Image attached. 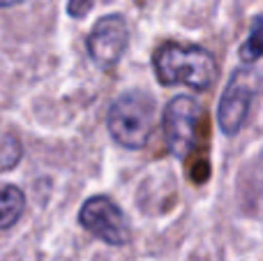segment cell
Here are the masks:
<instances>
[{"instance_id":"6da1fadb","label":"cell","mask_w":263,"mask_h":261,"mask_svg":"<svg viewBox=\"0 0 263 261\" xmlns=\"http://www.w3.org/2000/svg\"><path fill=\"white\" fill-rule=\"evenodd\" d=\"M153 67L162 86H187L208 90L217 79V63L203 46L166 42L153 55Z\"/></svg>"},{"instance_id":"7a4b0ae2","label":"cell","mask_w":263,"mask_h":261,"mask_svg":"<svg viewBox=\"0 0 263 261\" xmlns=\"http://www.w3.org/2000/svg\"><path fill=\"white\" fill-rule=\"evenodd\" d=\"M157 109L150 95L141 90L123 92L118 100L111 104L106 114V125L109 132L123 148L129 151H141L148 146L155 129V118Z\"/></svg>"},{"instance_id":"3957f363","label":"cell","mask_w":263,"mask_h":261,"mask_svg":"<svg viewBox=\"0 0 263 261\" xmlns=\"http://www.w3.org/2000/svg\"><path fill=\"white\" fill-rule=\"evenodd\" d=\"M201 120V104L194 97L178 95L164 109V139L173 157L182 160L196 146V129Z\"/></svg>"},{"instance_id":"277c9868","label":"cell","mask_w":263,"mask_h":261,"mask_svg":"<svg viewBox=\"0 0 263 261\" xmlns=\"http://www.w3.org/2000/svg\"><path fill=\"white\" fill-rule=\"evenodd\" d=\"M79 222L86 231H90L95 238L104 240L106 245H120L129 243V225L127 217L123 215L118 206L109 197H92L81 206Z\"/></svg>"},{"instance_id":"5b68a950","label":"cell","mask_w":263,"mask_h":261,"mask_svg":"<svg viewBox=\"0 0 263 261\" xmlns=\"http://www.w3.org/2000/svg\"><path fill=\"white\" fill-rule=\"evenodd\" d=\"M256 83H259V79H256L254 69H238V72H233L231 81L227 83V88L222 92L219 111H217L219 127H222L224 134L233 137L245 125L252 100H254V92H256Z\"/></svg>"},{"instance_id":"8992f818","label":"cell","mask_w":263,"mask_h":261,"mask_svg":"<svg viewBox=\"0 0 263 261\" xmlns=\"http://www.w3.org/2000/svg\"><path fill=\"white\" fill-rule=\"evenodd\" d=\"M127 40V21L120 14H109V16H102L88 35V53L95 60L97 67L111 69L123 58Z\"/></svg>"},{"instance_id":"52a82bcc","label":"cell","mask_w":263,"mask_h":261,"mask_svg":"<svg viewBox=\"0 0 263 261\" xmlns=\"http://www.w3.org/2000/svg\"><path fill=\"white\" fill-rule=\"evenodd\" d=\"M26 208V197L16 185H5L0 188V229H9L16 225L18 217Z\"/></svg>"},{"instance_id":"ba28073f","label":"cell","mask_w":263,"mask_h":261,"mask_svg":"<svg viewBox=\"0 0 263 261\" xmlns=\"http://www.w3.org/2000/svg\"><path fill=\"white\" fill-rule=\"evenodd\" d=\"M240 58L245 63H256L259 58H263V16H256L252 21L250 35L240 46Z\"/></svg>"},{"instance_id":"9c48e42d","label":"cell","mask_w":263,"mask_h":261,"mask_svg":"<svg viewBox=\"0 0 263 261\" xmlns=\"http://www.w3.org/2000/svg\"><path fill=\"white\" fill-rule=\"evenodd\" d=\"M21 160V143L14 137H3L0 139V171L12 169L16 162Z\"/></svg>"},{"instance_id":"30bf717a","label":"cell","mask_w":263,"mask_h":261,"mask_svg":"<svg viewBox=\"0 0 263 261\" xmlns=\"http://www.w3.org/2000/svg\"><path fill=\"white\" fill-rule=\"evenodd\" d=\"M90 7H92V0H69L67 3V12L74 18H83L90 12Z\"/></svg>"},{"instance_id":"8fae6325","label":"cell","mask_w":263,"mask_h":261,"mask_svg":"<svg viewBox=\"0 0 263 261\" xmlns=\"http://www.w3.org/2000/svg\"><path fill=\"white\" fill-rule=\"evenodd\" d=\"M23 0H0V7H12V5H18Z\"/></svg>"}]
</instances>
